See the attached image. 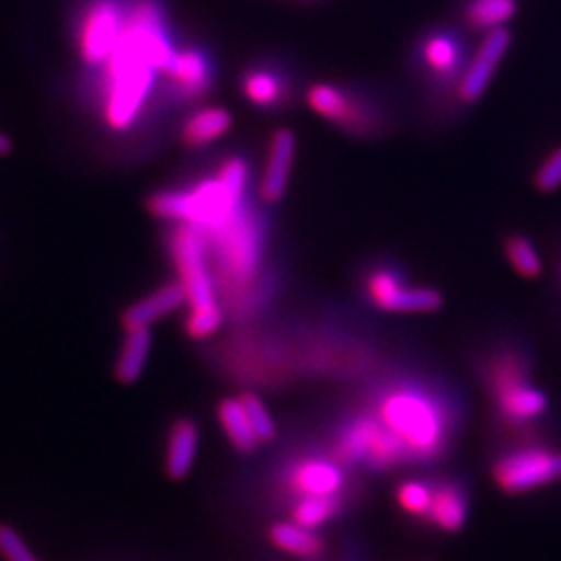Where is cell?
I'll return each mask as SVG.
<instances>
[{
  "mask_svg": "<svg viewBox=\"0 0 561 561\" xmlns=\"http://www.w3.org/2000/svg\"><path fill=\"white\" fill-rule=\"evenodd\" d=\"M175 50L161 0H131L115 53L94 71L102 121L113 131H125L140 119L144 104L152 96Z\"/></svg>",
  "mask_w": 561,
  "mask_h": 561,
  "instance_id": "6da1fadb",
  "label": "cell"
},
{
  "mask_svg": "<svg viewBox=\"0 0 561 561\" xmlns=\"http://www.w3.org/2000/svg\"><path fill=\"white\" fill-rule=\"evenodd\" d=\"M370 412L398 442L405 461L437 458L451 437L454 422L442 400L412 382H398L379 393Z\"/></svg>",
  "mask_w": 561,
  "mask_h": 561,
  "instance_id": "7a4b0ae2",
  "label": "cell"
},
{
  "mask_svg": "<svg viewBox=\"0 0 561 561\" xmlns=\"http://www.w3.org/2000/svg\"><path fill=\"white\" fill-rule=\"evenodd\" d=\"M243 206L245 201L231 198L217 175L185 190L154 192L146 202V208L154 219L173 225H194L206 233V238L231 221Z\"/></svg>",
  "mask_w": 561,
  "mask_h": 561,
  "instance_id": "3957f363",
  "label": "cell"
},
{
  "mask_svg": "<svg viewBox=\"0 0 561 561\" xmlns=\"http://www.w3.org/2000/svg\"><path fill=\"white\" fill-rule=\"evenodd\" d=\"M131 0H76L71 36L81 62L99 71L119 44Z\"/></svg>",
  "mask_w": 561,
  "mask_h": 561,
  "instance_id": "277c9868",
  "label": "cell"
},
{
  "mask_svg": "<svg viewBox=\"0 0 561 561\" xmlns=\"http://www.w3.org/2000/svg\"><path fill=\"white\" fill-rule=\"evenodd\" d=\"M489 389L500 414L507 422L526 424L547 412L549 400L530 381L528 368L518 354H502L489 364Z\"/></svg>",
  "mask_w": 561,
  "mask_h": 561,
  "instance_id": "5b68a950",
  "label": "cell"
},
{
  "mask_svg": "<svg viewBox=\"0 0 561 561\" xmlns=\"http://www.w3.org/2000/svg\"><path fill=\"white\" fill-rule=\"evenodd\" d=\"M210 243L206 233L194 225H175L169 238V252L178 268V280L190 308L217 304L215 285L208 271Z\"/></svg>",
  "mask_w": 561,
  "mask_h": 561,
  "instance_id": "8992f818",
  "label": "cell"
},
{
  "mask_svg": "<svg viewBox=\"0 0 561 561\" xmlns=\"http://www.w3.org/2000/svg\"><path fill=\"white\" fill-rule=\"evenodd\" d=\"M493 481L507 495H522L561 481V449L528 445L493 463Z\"/></svg>",
  "mask_w": 561,
  "mask_h": 561,
  "instance_id": "52a82bcc",
  "label": "cell"
},
{
  "mask_svg": "<svg viewBox=\"0 0 561 561\" xmlns=\"http://www.w3.org/2000/svg\"><path fill=\"white\" fill-rule=\"evenodd\" d=\"M208 241H213L219 262L231 279L245 283L256 277L261 268L262 231L252 210L243 206L217 233L208 236Z\"/></svg>",
  "mask_w": 561,
  "mask_h": 561,
  "instance_id": "ba28073f",
  "label": "cell"
},
{
  "mask_svg": "<svg viewBox=\"0 0 561 561\" xmlns=\"http://www.w3.org/2000/svg\"><path fill=\"white\" fill-rule=\"evenodd\" d=\"M368 300L379 310L396 314H428L443 306V296L433 287L410 285L391 268H375L364 280Z\"/></svg>",
  "mask_w": 561,
  "mask_h": 561,
  "instance_id": "9c48e42d",
  "label": "cell"
},
{
  "mask_svg": "<svg viewBox=\"0 0 561 561\" xmlns=\"http://www.w3.org/2000/svg\"><path fill=\"white\" fill-rule=\"evenodd\" d=\"M162 80L180 101L204 99L215 80L210 55L201 46H180L162 71Z\"/></svg>",
  "mask_w": 561,
  "mask_h": 561,
  "instance_id": "30bf717a",
  "label": "cell"
},
{
  "mask_svg": "<svg viewBox=\"0 0 561 561\" xmlns=\"http://www.w3.org/2000/svg\"><path fill=\"white\" fill-rule=\"evenodd\" d=\"M512 34L505 27H497L484 34L474 57L466 62L463 73L458 81V99L463 104L481 101L489 83L493 80L497 67L502 65L505 53L510 50Z\"/></svg>",
  "mask_w": 561,
  "mask_h": 561,
  "instance_id": "8fae6325",
  "label": "cell"
},
{
  "mask_svg": "<svg viewBox=\"0 0 561 561\" xmlns=\"http://www.w3.org/2000/svg\"><path fill=\"white\" fill-rule=\"evenodd\" d=\"M345 486V472L331 458L308 456L296 461L289 470V489L298 497H340Z\"/></svg>",
  "mask_w": 561,
  "mask_h": 561,
  "instance_id": "7c38bea8",
  "label": "cell"
},
{
  "mask_svg": "<svg viewBox=\"0 0 561 561\" xmlns=\"http://www.w3.org/2000/svg\"><path fill=\"white\" fill-rule=\"evenodd\" d=\"M422 69L435 81H460L466 59L461 41L447 30L426 32L419 44Z\"/></svg>",
  "mask_w": 561,
  "mask_h": 561,
  "instance_id": "4fadbf2b",
  "label": "cell"
},
{
  "mask_svg": "<svg viewBox=\"0 0 561 561\" xmlns=\"http://www.w3.org/2000/svg\"><path fill=\"white\" fill-rule=\"evenodd\" d=\"M294 157H296V134L287 127H280L268 141L264 173L259 185L261 201L264 204H277L285 196Z\"/></svg>",
  "mask_w": 561,
  "mask_h": 561,
  "instance_id": "5bb4252c",
  "label": "cell"
},
{
  "mask_svg": "<svg viewBox=\"0 0 561 561\" xmlns=\"http://www.w3.org/2000/svg\"><path fill=\"white\" fill-rule=\"evenodd\" d=\"M308 106L329 123H335L343 129H362L368 123L362 113L360 102L354 94L345 92L340 85L333 83H312L306 94Z\"/></svg>",
  "mask_w": 561,
  "mask_h": 561,
  "instance_id": "9a60e30c",
  "label": "cell"
},
{
  "mask_svg": "<svg viewBox=\"0 0 561 561\" xmlns=\"http://www.w3.org/2000/svg\"><path fill=\"white\" fill-rule=\"evenodd\" d=\"M183 304H187V300H185V291H183L180 280H169L159 289H154L152 294H148L146 298L129 306L121 317V324L125 331L150 329L154 322L169 317Z\"/></svg>",
  "mask_w": 561,
  "mask_h": 561,
  "instance_id": "2e32d148",
  "label": "cell"
},
{
  "mask_svg": "<svg viewBox=\"0 0 561 561\" xmlns=\"http://www.w3.org/2000/svg\"><path fill=\"white\" fill-rule=\"evenodd\" d=\"M201 431L192 419H180L173 422L167 439L164 451V472L171 481H183L198 458Z\"/></svg>",
  "mask_w": 561,
  "mask_h": 561,
  "instance_id": "e0dca14e",
  "label": "cell"
},
{
  "mask_svg": "<svg viewBox=\"0 0 561 561\" xmlns=\"http://www.w3.org/2000/svg\"><path fill=\"white\" fill-rule=\"evenodd\" d=\"M287 80L275 67L256 65L241 76V94L252 106L277 108L287 96Z\"/></svg>",
  "mask_w": 561,
  "mask_h": 561,
  "instance_id": "ac0fdd59",
  "label": "cell"
},
{
  "mask_svg": "<svg viewBox=\"0 0 561 561\" xmlns=\"http://www.w3.org/2000/svg\"><path fill=\"white\" fill-rule=\"evenodd\" d=\"M468 495L454 482L433 486V503L426 520L443 533H460L468 522Z\"/></svg>",
  "mask_w": 561,
  "mask_h": 561,
  "instance_id": "d6986e66",
  "label": "cell"
},
{
  "mask_svg": "<svg viewBox=\"0 0 561 561\" xmlns=\"http://www.w3.org/2000/svg\"><path fill=\"white\" fill-rule=\"evenodd\" d=\"M231 125L233 117L227 108L202 106L181 125V141L190 148H204L213 141L221 140Z\"/></svg>",
  "mask_w": 561,
  "mask_h": 561,
  "instance_id": "ffe728a7",
  "label": "cell"
},
{
  "mask_svg": "<svg viewBox=\"0 0 561 561\" xmlns=\"http://www.w3.org/2000/svg\"><path fill=\"white\" fill-rule=\"evenodd\" d=\"M217 419L221 424L222 433L227 435V439L231 443V447L243 454V456H250L259 449V437H256V431L252 426V422L248 419L245 410H243V403L240 398H227V400L219 401L217 405Z\"/></svg>",
  "mask_w": 561,
  "mask_h": 561,
  "instance_id": "44dd1931",
  "label": "cell"
},
{
  "mask_svg": "<svg viewBox=\"0 0 561 561\" xmlns=\"http://www.w3.org/2000/svg\"><path fill=\"white\" fill-rule=\"evenodd\" d=\"M268 541L283 553L300 560H317L321 558L324 549L319 535L312 528H306L294 520L273 524L268 530Z\"/></svg>",
  "mask_w": 561,
  "mask_h": 561,
  "instance_id": "7402d4cb",
  "label": "cell"
},
{
  "mask_svg": "<svg viewBox=\"0 0 561 561\" xmlns=\"http://www.w3.org/2000/svg\"><path fill=\"white\" fill-rule=\"evenodd\" d=\"M150 347H152L150 329L125 331L119 358L115 362V377L121 385H131L140 379L150 356Z\"/></svg>",
  "mask_w": 561,
  "mask_h": 561,
  "instance_id": "603a6c76",
  "label": "cell"
},
{
  "mask_svg": "<svg viewBox=\"0 0 561 561\" xmlns=\"http://www.w3.org/2000/svg\"><path fill=\"white\" fill-rule=\"evenodd\" d=\"M518 13L516 0H466L461 15L470 30L491 32L497 27H505L507 21L514 20Z\"/></svg>",
  "mask_w": 561,
  "mask_h": 561,
  "instance_id": "cb8c5ba5",
  "label": "cell"
},
{
  "mask_svg": "<svg viewBox=\"0 0 561 561\" xmlns=\"http://www.w3.org/2000/svg\"><path fill=\"white\" fill-rule=\"evenodd\" d=\"M340 510V497H298L291 510V518L306 528L317 530L322 524L333 520Z\"/></svg>",
  "mask_w": 561,
  "mask_h": 561,
  "instance_id": "d4e9b609",
  "label": "cell"
},
{
  "mask_svg": "<svg viewBox=\"0 0 561 561\" xmlns=\"http://www.w3.org/2000/svg\"><path fill=\"white\" fill-rule=\"evenodd\" d=\"M505 256L524 279H537L542 273L541 256L533 241L524 236H510L505 240Z\"/></svg>",
  "mask_w": 561,
  "mask_h": 561,
  "instance_id": "484cf974",
  "label": "cell"
},
{
  "mask_svg": "<svg viewBox=\"0 0 561 561\" xmlns=\"http://www.w3.org/2000/svg\"><path fill=\"white\" fill-rule=\"evenodd\" d=\"M396 500L405 514L426 520L433 503V486L428 482L416 481V479L403 481L396 491Z\"/></svg>",
  "mask_w": 561,
  "mask_h": 561,
  "instance_id": "4316f807",
  "label": "cell"
},
{
  "mask_svg": "<svg viewBox=\"0 0 561 561\" xmlns=\"http://www.w3.org/2000/svg\"><path fill=\"white\" fill-rule=\"evenodd\" d=\"M222 321H225V312L219 304L190 308V314L185 319V333L192 340H208L221 329Z\"/></svg>",
  "mask_w": 561,
  "mask_h": 561,
  "instance_id": "83f0119b",
  "label": "cell"
},
{
  "mask_svg": "<svg viewBox=\"0 0 561 561\" xmlns=\"http://www.w3.org/2000/svg\"><path fill=\"white\" fill-rule=\"evenodd\" d=\"M240 401L243 403V410H245L248 419L252 422L254 431H256L259 442H273L275 435H277V426H275V421L268 414V410L262 403L261 398L256 393H252V391H245V393H241Z\"/></svg>",
  "mask_w": 561,
  "mask_h": 561,
  "instance_id": "f1b7e54d",
  "label": "cell"
},
{
  "mask_svg": "<svg viewBox=\"0 0 561 561\" xmlns=\"http://www.w3.org/2000/svg\"><path fill=\"white\" fill-rule=\"evenodd\" d=\"M0 558L4 561H41L23 542L20 533L7 524H0Z\"/></svg>",
  "mask_w": 561,
  "mask_h": 561,
  "instance_id": "f546056e",
  "label": "cell"
},
{
  "mask_svg": "<svg viewBox=\"0 0 561 561\" xmlns=\"http://www.w3.org/2000/svg\"><path fill=\"white\" fill-rule=\"evenodd\" d=\"M535 187L541 194H551L558 192L561 187V146L556 148L545 161L539 164L535 173Z\"/></svg>",
  "mask_w": 561,
  "mask_h": 561,
  "instance_id": "4dcf8cb0",
  "label": "cell"
},
{
  "mask_svg": "<svg viewBox=\"0 0 561 561\" xmlns=\"http://www.w3.org/2000/svg\"><path fill=\"white\" fill-rule=\"evenodd\" d=\"M11 148H13V144H11V138H9L7 134H2V131H0V157L9 154V152H11Z\"/></svg>",
  "mask_w": 561,
  "mask_h": 561,
  "instance_id": "1f68e13d",
  "label": "cell"
}]
</instances>
